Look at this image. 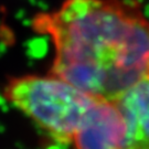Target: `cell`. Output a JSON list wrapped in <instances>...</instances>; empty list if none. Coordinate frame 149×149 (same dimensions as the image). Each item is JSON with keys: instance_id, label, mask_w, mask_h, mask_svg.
I'll use <instances>...</instances> for the list:
<instances>
[{"instance_id": "cell-1", "label": "cell", "mask_w": 149, "mask_h": 149, "mask_svg": "<svg viewBox=\"0 0 149 149\" xmlns=\"http://www.w3.org/2000/svg\"><path fill=\"white\" fill-rule=\"evenodd\" d=\"M3 97L51 139L70 146L97 101L51 73L12 77L3 86Z\"/></svg>"}, {"instance_id": "cell-2", "label": "cell", "mask_w": 149, "mask_h": 149, "mask_svg": "<svg viewBox=\"0 0 149 149\" xmlns=\"http://www.w3.org/2000/svg\"><path fill=\"white\" fill-rule=\"evenodd\" d=\"M125 134V122L116 104L97 100L86 113L71 146L73 149H119Z\"/></svg>"}, {"instance_id": "cell-3", "label": "cell", "mask_w": 149, "mask_h": 149, "mask_svg": "<svg viewBox=\"0 0 149 149\" xmlns=\"http://www.w3.org/2000/svg\"><path fill=\"white\" fill-rule=\"evenodd\" d=\"M114 103L126 126L119 149H149V74Z\"/></svg>"}, {"instance_id": "cell-4", "label": "cell", "mask_w": 149, "mask_h": 149, "mask_svg": "<svg viewBox=\"0 0 149 149\" xmlns=\"http://www.w3.org/2000/svg\"><path fill=\"white\" fill-rule=\"evenodd\" d=\"M123 5L128 9H135L138 3L136 0H123Z\"/></svg>"}, {"instance_id": "cell-5", "label": "cell", "mask_w": 149, "mask_h": 149, "mask_svg": "<svg viewBox=\"0 0 149 149\" xmlns=\"http://www.w3.org/2000/svg\"><path fill=\"white\" fill-rule=\"evenodd\" d=\"M143 13H144V17L146 18V19H149V2L147 3V5H145Z\"/></svg>"}, {"instance_id": "cell-6", "label": "cell", "mask_w": 149, "mask_h": 149, "mask_svg": "<svg viewBox=\"0 0 149 149\" xmlns=\"http://www.w3.org/2000/svg\"><path fill=\"white\" fill-rule=\"evenodd\" d=\"M136 1H137V3L139 5V3H144L145 0H136Z\"/></svg>"}]
</instances>
